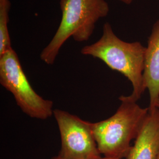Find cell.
<instances>
[{"label":"cell","mask_w":159,"mask_h":159,"mask_svg":"<svg viewBox=\"0 0 159 159\" xmlns=\"http://www.w3.org/2000/svg\"><path fill=\"white\" fill-rule=\"evenodd\" d=\"M146 50L139 41L121 40L107 22L102 27L100 39L83 47L81 53L102 60L109 68L124 75L133 85L130 96L137 102L146 90L143 80Z\"/></svg>","instance_id":"cell-1"},{"label":"cell","mask_w":159,"mask_h":159,"mask_svg":"<svg viewBox=\"0 0 159 159\" xmlns=\"http://www.w3.org/2000/svg\"><path fill=\"white\" fill-rule=\"evenodd\" d=\"M121 104L116 112L107 119L92 123L97 148L104 157L123 159L130 149L148 113L130 96L119 97Z\"/></svg>","instance_id":"cell-2"},{"label":"cell","mask_w":159,"mask_h":159,"mask_svg":"<svg viewBox=\"0 0 159 159\" xmlns=\"http://www.w3.org/2000/svg\"><path fill=\"white\" fill-rule=\"evenodd\" d=\"M61 20L48 45L42 50L40 59L53 64L64 44L70 38L83 43L89 40L99 20L108 15L106 0H60Z\"/></svg>","instance_id":"cell-3"},{"label":"cell","mask_w":159,"mask_h":159,"mask_svg":"<svg viewBox=\"0 0 159 159\" xmlns=\"http://www.w3.org/2000/svg\"><path fill=\"white\" fill-rule=\"evenodd\" d=\"M0 83L29 117L46 120L53 115V102L43 98L33 89L13 48L0 56Z\"/></svg>","instance_id":"cell-4"},{"label":"cell","mask_w":159,"mask_h":159,"mask_svg":"<svg viewBox=\"0 0 159 159\" xmlns=\"http://www.w3.org/2000/svg\"><path fill=\"white\" fill-rule=\"evenodd\" d=\"M53 116L60 131L61 148L58 156L63 159H97L102 157L92 129V123L60 109Z\"/></svg>","instance_id":"cell-5"},{"label":"cell","mask_w":159,"mask_h":159,"mask_svg":"<svg viewBox=\"0 0 159 159\" xmlns=\"http://www.w3.org/2000/svg\"><path fill=\"white\" fill-rule=\"evenodd\" d=\"M149 108V107H148ZM159 154V110L149 111L125 159H157Z\"/></svg>","instance_id":"cell-6"},{"label":"cell","mask_w":159,"mask_h":159,"mask_svg":"<svg viewBox=\"0 0 159 159\" xmlns=\"http://www.w3.org/2000/svg\"><path fill=\"white\" fill-rule=\"evenodd\" d=\"M143 80L150 96L148 107L154 108L159 98V20L154 24L148 39Z\"/></svg>","instance_id":"cell-7"},{"label":"cell","mask_w":159,"mask_h":159,"mask_svg":"<svg viewBox=\"0 0 159 159\" xmlns=\"http://www.w3.org/2000/svg\"><path fill=\"white\" fill-rule=\"evenodd\" d=\"M11 7L10 0H0V56L12 49L8 30Z\"/></svg>","instance_id":"cell-8"},{"label":"cell","mask_w":159,"mask_h":159,"mask_svg":"<svg viewBox=\"0 0 159 159\" xmlns=\"http://www.w3.org/2000/svg\"><path fill=\"white\" fill-rule=\"evenodd\" d=\"M51 159H63L60 157H58V156H55V157H53ZM97 159H117V158H111V157H101L100 158Z\"/></svg>","instance_id":"cell-9"},{"label":"cell","mask_w":159,"mask_h":159,"mask_svg":"<svg viewBox=\"0 0 159 159\" xmlns=\"http://www.w3.org/2000/svg\"><path fill=\"white\" fill-rule=\"evenodd\" d=\"M119 1L122 2L123 3H124V4H127V5H130V4H131L132 3V2H133L134 0H119Z\"/></svg>","instance_id":"cell-10"},{"label":"cell","mask_w":159,"mask_h":159,"mask_svg":"<svg viewBox=\"0 0 159 159\" xmlns=\"http://www.w3.org/2000/svg\"><path fill=\"white\" fill-rule=\"evenodd\" d=\"M156 107H157L159 110V100H158V101H157V104H156Z\"/></svg>","instance_id":"cell-11"},{"label":"cell","mask_w":159,"mask_h":159,"mask_svg":"<svg viewBox=\"0 0 159 159\" xmlns=\"http://www.w3.org/2000/svg\"><path fill=\"white\" fill-rule=\"evenodd\" d=\"M157 159H159V156H158V157H157Z\"/></svg>","instance_id":"cell-12"}]
</instances>
